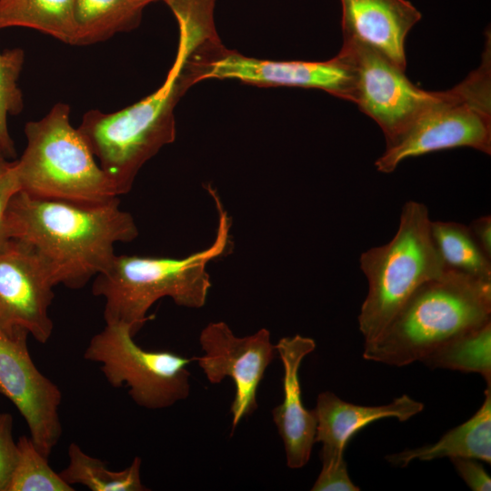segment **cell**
<instances>
[{"label":"cell","mask_w":491,"mask_h":491,"mask_svg":"<svg viewBox=\"0 0 491 491\" xmlns=\"http://www.w3.org/2000/svg\"><path fill=\"white\" fill-rule=\"evenodd\" d=\"M11 239L31 246L45 265L55 285L84 287L108 267L115 245L135 240L138 228L118 197L81 203L33 196L12 197L6 213Z\"/></svg>","instance_id":"6da1fadb"},{"label":"cell","mask_w":491,"mask_h":491,"mask_svg":"<svg viewBox=\"0 0 491 491\" xmlns=\"http://www.w3.org/2000/svg\"><path fill=\"white\" fill-rule=\"evenodd\" d=\"M491 322V281L446 268L421 285L383 332L365 344L366 360L393 366L421 362L436 348Z\"/></svg>","instance_id":"7a4b0ae2"},{"label":"cell","mask_w":491,"mask_h":491,"mask_svg":"<svg viewBox=\"0 0 491 491\" xmlns=\"http://www.w3.org/2000/svg\"><path fill=\"white\" fill-rule=\"evenodd\" d=\"M218 225L214 242L204 250L184 258L121 255L95 276L92 292L105 300V323L128 326L135 336L152 319L148 310L159 299L171 298L188 308L205 306L211 288L207 264L224 255L229 244L230 218L211 187Z\"/></svg>","instance_id":"3957f363"},{"label":"cell","mask_w":491,"mask_h":491,"mask_svg":"<svg viewBox=\"0 0 491 491\" xmlns=\"http://www.w3.org/2000/svg\"><path fill=\"white\" fill-rule=\"evenodd\" d=\"M192 47L180 35L165 81L154 93L122 110L87 111L77 127L118 195L127 194L140 168L175 137L174 108L187 88L183 67Z\"/></svg>","instance_id":"277c9868"},{"label":"cell","mask_w":491,"mask_h":491,"mask_svg":"<svg viewBox=\"0 0 491 491\" xmlns=\"http://www.w3.org/2000/svg\"><path fill=\"white\" fill-rule=\"evenodd\" d=\"M431 221L423 203L408 201L393 238L361 254L360 269L368 283L358 316L365 344L383 332L421 285L446 270L432 240Z\"/></svg>","instance_id":"5b68a950"},{"label":"cell","mask_w":491,"mask_h":491,"mask_svg":"<svg viewBox=\"0 0 491 491\" xmlns=\"http://www.w3.org/2000/svg\"><path fill=\"white\" fill-rule=\"evenodd\" d=\"M26 146L15 161L21 191L33 196L100 203L119 195L85 140L70 121V106L55 104L25 126Z\"/></svg>","instance_id":"8992f818"},{"label":"cell","mask_w":491,"mask_h":491,"mask_svg":"<svg viewBox=\"0 0 491 491\" xmlns=\"http://www.w3.org/2000/svg\"><path fill=\"white\" fill-rule=\"evenodd\" d=\"M490 37L481 65L461 83L436 93L433 101L376 159L377 171L392 173L406 158L455 147L491 154Z\"/></svg>","instance_id":"52a82bcc"},{"label":"cell","mask_w":491,"mask_h":491,"mask_svg":"<svg viewBox=\"0 0 491 491\" xmlns=\"http://www.w3.org/2000/svg\"><path fill=\"white\" fill-rule=\"evenodd\" d=\"M133 337L128 326L105 323L90 339L84 358L99 364L113 387H128L132 400L141 407L162 409L185 399L190 393L187 366L194 357L145 350Z\"/></svg>","instance_id":"ba28073f"},{"label":"cell","mask_w":491,"mask_h":491,"mask_svg":"<svg viewBox=\"0 0 491 491\" xmlns=\"http://www.w3.org/2000/svg\"><path fill=\"white\" fill-rule=\"evenodd\" d=\"M209 47L188 55L183 68L187 86L204 79H236L257 85L317 88L351 101V71L339 54L323 62L273 61L247 57L214 42Z\"/></svg>","instance_id":"9c48e42d"},{"label":"cell","mask_w":491,"mask_h":491,"mask_svg":"<svg viewBox=\"0 0 491 491\" xmlns=\"http://www.w3.org/2000/svg\"><path fill=\"white\" fill-rule=\"evenodd\" d=\"M338 54L351 71V102L380 126L386 144L397 138L436 96V92L417 87L406 70L366 45L344 40Z\"/></svg>","instance_id":"30bf717a"},{"label":"cell","mask_w":491,"mask_h":491,"mask_svg":"<svg viewBox=\"0 0 491 491\" xmlns=\"http://www.w3.org/2000/svg\"><path fill=\"white\" fill-rule=\"evenodd\" d=\"M204 355L195 356L199 367L212 384L230 377L235 387L231 404L232 431L240 421L257 408L256 392L266 369L276 355L270 332L261 328L239 337L223 322L209 323L199 336Z\"/></svg>","instance_id":"8fae6325"},{"label":"cell","mask_w":491,"mask_h":491,"mask_svg":"<svg viewBox=\"0 0 491 491\" xmlns=\"http://www.w3.org/2000/svg\"><path fill=\"white\" fill-rule=\"evenodd\" d=\"M54 286L35 251L12 239L0 250V331L9 337L31 335L47 343L54 329L49 316Z\"/></svg>","instance_id":"7c38bea8"},{"label":"cell","mask_w":491,"mask_h":491,"mask_svg":"<svg viewBox=\"0 0 491 491\" xmlns=\"http://www.w3.org/2000/svg\"><path fill=\"white\" fill-rule=\"evenodd\" d=\"M27 337H9L0 331V394L15 406L32 441L48 457L62 436L58 411L62 392L35 366Z\"/></svg>","instance_id":"4fadbf2b"},{"label":"cell","mask_w":491,"mask_h":491,"mask_svg":"<svg viewBox=\"0 0 491 491\" xmlns=\"http://www.w3.org/2000/svg\"><path fill=\"white\" fill-rule=\"evenodd\" d=\"M315 348L314 339L300 335L283 337L276 345L284 368V397L272 416L284 443L287 466L293 469L307 464L316 443V411L304 406L299 379L301 363Z\"/></svg>","instance_id":"5bb4252c"},{"label":"cell","mask_w":491,"mask_h":491,"mask_svg":"<svg viewBox=\"0 0 491 491\" xmlns=\"http://www.w3.org/2000/svg\"><path fill=\"white\" fill-rule=\"evenodd\" d=\"M423 409V403L407 395L387 405L366 406L346 402L329 391L320 393L315 408L317 420L315 441L322 443V469L346 466V446L367 425L387 417L405 422Z\"/></svg>","instance_id":"9a60e30c"},{"label":"cell","mask_w":491,"mask_h":491,"mask_svg":"<svg viewBox=\"0 0 491 491\" xmlns=\"http://www.w3.org/2000/svg\"><path fill=\"white\" fill-rule=\"evenodd\" d=\"M343 40L377 51L406 70L405 42L421 13L407 0H340Z\"/></svg>","instance_id":"2e32d148"},{"label":"cell","mask_w":491,"mask_h":491,"mask_svg":"<svg viewBox=\"0 0 491 491\" xmlns=\"http://www.w3.org/2000/svg\"><path fill=\"white\" fill-rule=\"evenodd\" d=\"M443 457H469L491 464V386H486L479 409L436 443L391 454L386 459L394 466L404 467L414 460L430 461Z\"/></svg>","instance_id":"e0dca14e"},{"label":"cell","mask_w":491,"mask_h":491,"mask_svg":"<svg viewBox=\"0 0 491 491\" xmlns=\"http://www.w3.org/2000/svg\"><path fill=\"white\" fill-rule=\"evenodd\" d=\"M143 8L134 0H75L74 45L97 43L134 28Z\"/></svg>","instance_id":"ac0fdd59"},{"label":"cell","mask_w":491,"mask_h":491,"mask_svg":"<svg viewBox=\"0 0 491 491\" xmlns=\"http://www.w3.org/2000/svg\"><path fill=\"white\" fill-rule=\"evenodd\" d=\"M74 7L75 0H7L0 3V29L28 27L74 45Z\"/></svg>","instance_id":"d6986e66"},{"label":"cell","mask_w":491,"mask_h":491,"mask_svg":"<svg viewBox=\"0 0 491 491\" xmlns=\"http://www.w3.org/2000/svg\"><path fill=\"white\" fill-rule=\"evenodd\" d=\"M68 465L59 472L69 485L80 484L92 491H145L141 480L142 459L135 457L123 470L112 471L99 458L87 455L76 443L67 450Z\"/></svg>","instance_id":"ffe728a7"},{"label":"cell","mask_w":491,"mask_h":491,"mask_svg":"<svg viewBox=\"0 0 491 491\" xmlns=\"http://www.w3.org/2000/svg\"><path fill=\"white\" fill-rule=\"evenodd\" d=\"M430 231L446 268L491 281V259L479 247L468 225L452 221H431Z\"/></svg>","instance_id":"44dd1931"},{"label":"cell","mask_w":491,"mask_h":491,"mask_svg":"<svg viewBox=\"0 0 491 491\" xmlns=\"http://www.w3.org/2000/svg\"><path fill=\"white\" fill-rule=\"evenodd\" d=\"M421 362L430 368L477 373L491 386V322L454 337Z\"/></svg>","instance_id":"7402d4cb"},{"label":"cell","mask_w":491,"mask_h":491,"mask_svg":"<svg viewBox=\"0 0 491 491\" xmlns=\"http://www.w3.org/2000/svg\"><path fill=\"white\" fill-rule=\"evenodd\" d=\"M16 446V461L6 491L75 490L52 469L48 457L35 446L31 437L20 436Z\"/></svg>","instance_id":"603a6c76"},{"label":"cell","mask_w":491,"mask_h":491,"mask_svg":"<svg viewBox=\"0 0 491 491\" xmlns=\"http://www.w3.org/2000/svg\"><path fill=\"white\" fill-rule=\"evenodd\" d=\"M25 53L21 48L0 52V147L5 156H15V145L7 127L8 115L19 114L23 95L18 78L23 68Z\"/></svg>","instance_id":"cb8c5ba5"},{"label":"cell","mask_w":491,"mask_h":491,"mask_svg":"<svg viewBox=\"0 0 491 491\" xmlns=\"http://www.w3.org/2000/svg\"><path fill=\"white\" fill-rule=\"evenodd\" d=\"M20 183L16 171L15 161H0V250L11 242L8 233L6 213L14 195L20 191Z\"/></svg>","instance_id":"d4e9b609"},{"label":"cell","mask_w":491,"mask_h":491,"mask_svg":"<svg viewBox=\"0 0 491 491\" xmlns=\"http://www.w3.org/2000/svg\"><path fill=\"white\" fill-rule=\"evenodd\" d=\"M17 456L13 437V416L0 413V491H6Z\"/></svg>","instance_id":"484cf974"},{"label":"cell","mask_w":491,"mask_h":491,"mask_svg":"<svg viewBox=\"0 0 491 491\" xmlns=\"http://www.w3.org/2000/svg\"><path fill=\"white\" fill-rule=\"evenodd\" d=\"M457 474L473 491H490L491 478L479 460L469 457L450 458Z\"/></svg>","instance_id":"4316f807"},{"label":"cell","mask_w":491,"mask_h":491,"mask_svg":"<svg viewBox=\"0 0 491 491\" xmlns=\"http://www.w3.org/2000/svg\"><path fill=\"white\" fill-rule=\"evenodd\" d=\"M312 491H359L349 477L347 466L334 470H321Z\"/></svg>","instance_id":"83f0119b"},{"label":"cell","mask_w":491,"mask_h":491,"mask_svg":"<svg viewBox=\"0 0 491 491\" xmlns=\"http://www.w3.org/2000/svg\"><path fill=\"white\" fill-rule=\"evenodd\" d=\"M468 228L482 251L491 259V216L476 218Z\"/></svg>","instance_id":"f1b7e54d"},{"label":"cell","mask_w":491,"mask_h":491,"mask_svg":"<svg viewBox=\"0 0 491 491\" xmlns=\"http://www.w3.org/2000/svg\"><path fill=\"white\" fill-rule=\"evenodd\" d=\"M134 1L139 4L140 5H142L143 7H145L149 3L156 1V0H134ZM163 1H165L168 5L172 0H163Z\"/></svg>","instance_id":"f546056e"},{"label":"cell","mask_w":491,"mask_h":491,"mask_svg":"<svg viewBox=\"0 0 491 491\" xmlns=\"http://www.w3.org/2000/svg\"><path fill=\"white\" fill-rule=\"evenodd\" d=\"M5 154H4L3 150H2V148L0 147V161L3 160V159H5Z\"/></svg>","instance_id":"4dcf8cb0"},{"label":"cell","mask_w":491,"mask_h":491,"mask_svg":"<svg viewBox=\"0 0 491 491\" xmlns=\"http://www.w3.org/2000/svg\"><path fill=\"white\" fill-rule=\"evenodd\" d=\"M5 1H7V0H0V3L5 2Z\"/></svg>","instance_id":"1f68e13d"}]
</instances>
